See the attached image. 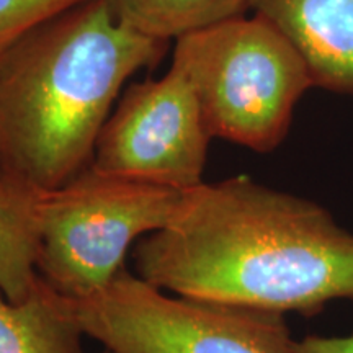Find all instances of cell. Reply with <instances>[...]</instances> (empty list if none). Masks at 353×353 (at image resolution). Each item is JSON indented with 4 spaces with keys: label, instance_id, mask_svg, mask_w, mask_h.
Listing matches in <instances>:
<instances>
[{
    "label": "cell",
    "instance_id": "obj_6",
    "mask_svg": "<svg viewBox=\"0 0 353 353\" xmlns=\"http://www.w3.org/2000/svg\"><path fill=\"white\" fill-rule=\"evenodd\" d=\"M211 139L192 82L172 64L159 81L126 88L101 128L92 167L188 192L203 183Z\"/></svg>",
    "mask_w": 353,
    "mask_h": 353
},
{
    "label": "cell",
    "instance_id": "obj_10",
    "mask_svg": "<svg viewBox=\"0 0 353 353\" xmlns=\"http://www.w3.org/2000/svg\"><path fill=\"white\" fill-rule=\"evenodd\" d=\"M107 3L121 25L164 41L250 10V0H107Z\"/></svg>",
    "mask_w": 353,
    "mask_h": 353
},
{
    "label": "cell",
    "instance_id": "obj_7",
    "mask_svg": "<svg viewBox=\"0 0 353 353\" xmlns=\"http://www.w3.org/2000/svg\"><path fill=\"white\" fill-rule=\"evenodd\" d=\"M306 59L316 87L353 95V0H250Z\"/></svg>",
    "mask_w": 353,
    "mask_h": 353
},
{
    "label": "cell",
    "instance_id": "obj_12",
    "mask_svg": "<svg viewBox=\"0 0 353 353\" xmlns=\"http://www.w3.org/2000/svg\"><path fill=\"white\" fill-rule=\"evenodd\" d=\"M299 353H353V332L348 335L309 334L298 341Z\"/></svg>",
    "mask_w": 353,
    "mask_h": 353
},
{
    "label": "cell",
    "instance_id": "obj_2",
    "mask_svg": "<svg viewBox=\"0 0 353 353\" xmlns=\"http://www.w3.org/2000/svg\"><path fill=\"white\" fill-rule=\"evenodd\" d=\"M169 43L121 25L107 0L30 30L0 61L2 175L51 192L92 165L123 83L156 68Z\"/></svg>",
    "mask_w": 353,
    "mask_h": 353
},
{
    "label": "cell",
    "instance_id": "obj_13",
    "mask_svg": "<svg viewBox=\"0 0 353 353\" xmlns=\"http://www.w3.org/2000/svg\"><path fill=\"white\" fill-rule=\"evenodd\" d=\"M103 353H113V352H112V350H107V348H105Z\"/></svg>",
    "mask_w": 353,
    "mask_h": 353
},
{
    "label": "cell",
    "instance_id": "obj_3",
    "mask_svg": "<svg viewBox=\"0 0 353 353\" xmlns=\"http://www.w3.org/2000/svg\"><path fill=\"white\" fill-rule=\"evenodd\" d=\"M172 64L195 90L211 138L267 154L283 143L293 112L316 87L298 48L265 17H232L175 39Z\"/></svg>",
    "mask_w": 353,
    "mask_h": 353
},
{
    "label": "cell",
    "instance_id": "obj_5",
    "mask_svg": "<svg viewBox=\"0 0 353 353\" xmlns=\"http://www.w3.org/2000/svg\"><path fill=\"white\" fill-rule=\"evenodd\" d=\"M72 307L83 334L113 353H299L285 314L167 296L128 268Z\"/></svg>",
    "mask_w": 353,
    "mask_h": 353
},
{
    "label": "cell",
    "instance_id": "obj_1",
    "mask_svg": "<svg viewBox=\"0 0 353 353\" xmlns=\"http://www.w3.org/2000/svg\"><path fill=\"white\" fill-rule=\"evenodd\" d=\"M132 259L136 275L180 296L303 317L353 301V232L319 203L247 175L188 190Z\"/></svg>",
    "mask_w": 353,
    "mask_h": 353
},
{
    "label": "cell",
    "instance_id": "obj_4",
    "mask_svg": "<svg viewBox=\"0 0 353 353\" xmlns=\"http://www.w3.org/2000/svg\"><path fill=\"white\" fill-rule=\"evenodd\" d=\"M185 193L88 165L61 188L44 192L38 275L72 301L99 293L126 268L132 242L175 219Z\"/></svg>",
    "mask_w": 353,
    "mask_h": 353
},
{
    "label": "cell",
    "instance_id": "obj_11",
    "mask_svg": "<svg viewBox=\"0 0 353 353\" xmlns=\"http://www.w3.org/2000/svg\"><path fill=\"white\" fill-rule=\"evenodd\" d=\"M85 0H0V61L30 30Z\"/></svg>",
    "mask_w": 353,
    "mask_h": 353
},
{
    "label": "cell",
    "instance_id": "obj_14",
    "mask_svg": "<svg viewBox=\"0 0 353 353\" xmlns=\"http://www.w3.org/2000/svg\"><path fill=\"white\" fill-rule=\"evenodd\" d=\"M0 176H2V169H0Z\"/></svg>",
    "mask_w": 353,
    "mask_h": 353
},
{
    "label": "cell",
    "instance_id": "obj_9",
    "mask_svg": "<svg viewBox=\"0 0 353 353\" xmlns=\"http://www.w3.org/2000/svg\"><path fill=\"white\" fill-rule=\"evenodd\" d=\"M44 192L0 176V291L21 303L38 283L39 214Z\"/></svg>",
    "mask_w": 353,
    "mask_h": 353
},
{
    "label": "cell",
    "instance_id": "obj_8",
    "mask_svg": "<svg viewBox=\"0 0 353 353\" xmlns=\"http://www.w3.org/2000/svg\"><path fill=\"white\" fill-rule=\"evenodd\" d=\"M82 335L72 301L41 276L21 303L0 291V353H82Z\"/></svg>",
    "mask_w": 353,
    "mask_h": 353
}]
</instances>
